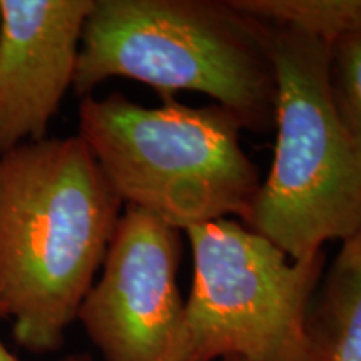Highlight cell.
<instances>
[{"label":"cell","instance_id":"cell-7","mask_svg":"<svg viewBox=\"0 0 361 361\" xmlns=\"http://www.w3.org/2000/svg\"><path fill=\"white\" fill-rule=\"evenodd\" d=\"M94 0H0V156L44 139L74 84Z\"/></svg>","mask_w":361,"mask_h":361},{"label":"cell","instance_id":"cell-8","mask_svg":"<svg viewBox=\"0 0 361 361\" xmlns=\"http://www.w3.org/2000/svg\"><path fill=\"white\" fill-rule=\"evenodd\" d=\"M308 361H361V228L341 241L306 318Z\"/></svg>","mask_w":361,"mask_h":361},{"label":"cell","instance_id":"cell-1","mask_svg":"<svg viewBox=\"0 0 361 361\" xmlns=\"http://www.w3.org/2000/svg\"><path fill=\"white\" fill-rule=\"evenodd\" d=\"M123 206L79 135L0 156V316L22 348H61Z\"/></svg>","mask_w":361,"mask_h":361},{"label":"cell","instance_id":"cell-12","mask_svg":"<svg viewBox=\"0 0 361 361\" xmlns=\"http://www.w3.org/2000/svg\"><path fill=\"white\" fill-rule=\"evenodd\" d=\"M64 361H87V360H82V358H67ZM221 361H247L245 358H239V356H229V358H224Z\"/></svg>","mask_w":361,"mask_h":361},{"label":"cell","instance_id":"cell-9","mask_svg":"<svg viewBox=\"0 0 361 361\" xmlns=\"http://www.w3.org/2000/svg\"><path fill=\"white\" fill-rule=\"evenodd\" d=\"M264 24L288 27L331 44L361 30V0H229Z\"/></svg>","mask_w":361,"mask_h":361},{"label":"cell","instance_id":"cell-3","mask_svg":"<svg viewBox=\"0 0 361 361\" xmlns=\"http://www.w3.org/2000/svg\"><path fill=\"white\" fill-rule=\"evenodd\" d=\"M162 101L144 107L111 94L80 102L79 137L112 191L180 231L228 216L246 224L261 178L239 144L243 124L219 104Z\"/></svg>","mask_w":361,"mask_h":361},{"label":"cell","instance_id":"cell-6","mask_svg":"<svg viewBox=\"0 0 361 361\" xmlns=\"http://www.w3.org/2000/svg\"><path fill=\"white\" fill-rule=\"evenodd\" d=\"M183 231L124 206L78 319L104 361H184Z\"/></svg>","mask_w":361,"mask_h":361},{"label":"cell","instance_id":"cell-2","mask_svg":"<svg viewBox=\"0 0 361 361\" xmlns=\"http://www.w3.org/2000/svg\"><path fill=\"white\" fill-rule=\"evenodd\" d=\"M112 78L156 89L201 92L268 133L276 121L278 79L263 22L229 0H94L75 67V94Z\"/></svg>","mask_w":361,"mask_h":361},{"label":"cell","instance_id":"cell-11","mask_svg":"<svg viewBox=\"0 0 361 361\" xmlns=\"http://www.w3.org/2000/svg\"><path fill=\"white\" fill-rule=\"evenodd\" d=\"M0 361H19L7 350V346L4 345L2 340H0Z\"/></svg>","mask_w":361,"mask_h":361},{"label":"cell","instance_id":"cell-5","mask_svg":"<svg viewBox=\"0 0 361 361\" xmlns=\"http://www.w3.org/2000/svg\"><path fill=\"white\" fill-rule=\"evenodd\" d=\"M184 233L194 258L184 361H308L306 318L324 274V251L293 261L233 219Z\"/></svg>","mask_w":361,"mask_h":361},{"label":"cell","instance_id":"cell-4","mask_svg":"<svg viewBox=\"0 0 361 361\" xmlns=\"http://www.w3.org/2000/svg\"><path fill=\"white\" fill-rule=\"evenodd\" d=\"M264 25L276 67L278 135L246 226L298 261L361 228V146L333 104L328 44Z\"/></svg>","mask_w":361,"mask_h":361},{"label":"cell","instance_id":"cell-10","mask_svg":"<svg viewBox=\"0 0 361 361\" xmlns=\"http://www.w3.org/2000/svg\"><path fill=\"white\" fill-rule=\"evenodd\" d=\"M328 82L338 116L361 146V30L328 44Z\"/></svg>","mask_w":361,"mask_h":361}]
</instances>
